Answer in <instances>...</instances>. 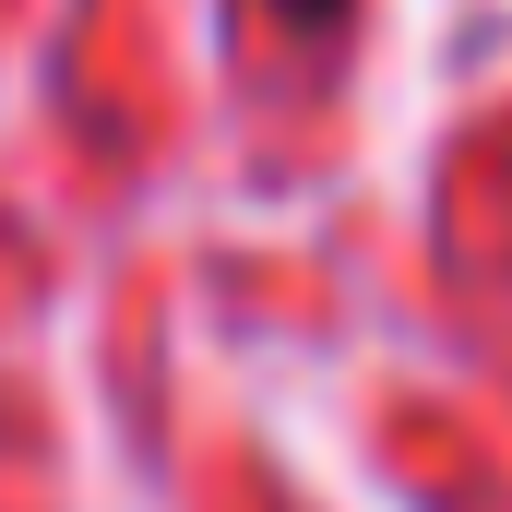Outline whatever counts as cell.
Masks as SVG:
<instances>
[{"label": "cell", "instance_id": "cell-1", "mask_svg": "<svg viewBox=\"0 0 512 512\" xmlns=\"http://www.w3.org/2000/svg\"><path fill=\"white\" fill-rule=\"evenodd\" d=\"M274 12H286V24H322V12H346V0H274Z\"/></svg>", "mask_w": 512, "mask_h": 512}]
</instances>
